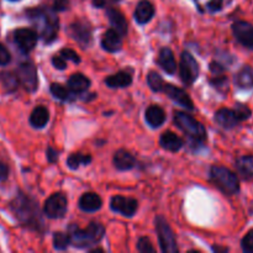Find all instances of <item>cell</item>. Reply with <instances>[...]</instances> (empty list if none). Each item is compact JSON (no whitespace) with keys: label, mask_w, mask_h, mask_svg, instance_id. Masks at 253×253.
<instances>
[{"label":"cell","mask_w":253,"mask_h":253,"mask_svg":"<svg viewBox=\"0 0 253 253\" xmlns=\"http://www.w3.org/2000/svg\"><path fill=\"white\" fill-rule=\"evenodd\" d=\"M10 207L20 224L24 225L25 227H29L35 231H40L43 227L40 208L32 198L27 197L24 193H19L11 202Z\"/></svg>","instance_id":"obj_1"},{"label":"cell","mask_w":253,"mask_h":253,"mask_svg":"<svg viewBox=\"0 0 253 253\" xmlns=\"http://www.w3.org/2000/svg\"><path fill=\"white\" fill-rule=\"evenodd\" d=\"M157 63L169 76H173L175 73V71H177V63H175L174 54H173L172 49L168 48V47H165V48L161 49L160 54H158Z\"/></svg>","instance_id":"obj_18"},{"label":"cell","mask_w":253,"mask_h":253,"mask_svg":"<svg viewBox=\"0 0 253 253\" xmlns=\"http://www.w3.org/2000/svg\"><path fill=\"white\" fill-rule=\"evenodd\" d=\"M174 123L190 138L192 146H203L207 140V130L199 121L183 111H177L174 114Z\"/></svg>","instance_id":"obj_5"},{"label":"cell","mask_w":253,"mask_h":253,"mask_svg":"<svg viewBox=\"0 0 253 253\" xmlns=\"http://www.w3.org/2000/svg\"><path fill=\"white\" fill-rule=\"evenodd\" d=\"M235 85L242 90L253 89V67L250 64H245L239 69L234 77Z\"/></svg>","instance_id":"obj_16"},{"label":"cell","mask_w":253,"mask_h":253,"mask_svg":"<svg viewBox=\"0 0 253 253\" xmlns=\"http://www.w3.org/2000/svg\"><path fill=\"white\" fill-rule=\"evenodd\" d=\"M212 250L214 251H222V252H227L229 251V249H225V247H212Z\"/></svg>","instance_id":"obj_45"},{"label":"cell","mask_w":253,"mask_h":253,"mask_svg":"<svg viewBox=\"0 0 253 253\" xmlns=\"http://www.w3.org/2000/svg\"><path fill=\"white\" fill-rule=\"evenodd\" d=\"M20 84L30 93L36 91L39 86V78H37V69L32 62H24L19 66L16 72Z\"/></svg>","instance_id":"obj_8"},{"label":"cell","mask_w":253,"mask_h":253,"mask_svg":"<svg viewBox=\"0 0 253 253\" xmlns=\"http://www.w3.org/2000/svg\"><path fill=\"white\" fill-rule=\"evenodd\" d=\"M27 17L32 21L39 36L42 37L44 43H52L57 39L59 29V20L52 9L34 7L26 11Z\"/></svg>","instance_id":"obj_2"},{"label":"cell","mask_w":253,"mask_h":253,"mask_svg":"<svg viewBox=\"0 0 253 253\" xmlns=\"http://www.w3.org/2000/svg\"><path fill=\"white\" fill-rule=\"evenodd\" d=\"M106 15H108L109 21H110L113 29L121 37L126 36V34H127V22H126L125 16L118 9H114V7H109L106 10Z\"/></svg>","instance_id":"obj_21"},{"label":"cell","mask_w":253,"mask_h":253,"mask_svg":"<svg viewBox=\"0 0 253 253\" xmlns=\"http://www.w3.org/2000/svg\"><path fill=\"white\" fill-rule=\"evenodd\" d=\"M7 177H9V168L6 165L0 162V182L7 179Z\"/></svg>","instance_id":"obj_44"},{"label":"cell","mask_w":253,"mask_h":253,"mask_svg":"<svg viewBox=\"0 0 253 253\" xmlns=\"http://www.w3.org/2000/svg\"><path fill=\"white\" fill-rule=\"evenodd\" d=\"M210 179L212 184L227 197H234L241 190V184L236 173L224 166H212L210 168Z\"/></svg>","instance_id":"obj_3"},{"label":"cell","mask_w":253,"mask_h":253,"mask_svg":"<svg viewBox=\"0 0 253 253\" xmlns=\"http://www.w3.org/2000/svg\"><path fill=\"white\" fill-rule=\"evenodd\" d=\"M91 162L90 155H83V153H73L67 160V166L71 169H78L81 166H86Z\"/></svg>","instance_id":"obj_32"},{"label":"cell","mask_w":253,"mask_h":253,"mask_svg":"<svg viewBox=\"0 0 253 253\" xmlns=\"http://www.w3.org/2000/svg\"><path fill=\"white\" fill-rule=\"evenodd\" d=\"M199 64L195 61L194 57L189 52L184 51L180 56V64H179V74L180 79L185 85H192L199 77Z\"/></svg>","instance_id":"obj_7"},{"label":"cell","mask_w":253,"mask_h":253,"mask_svg":"<svg viewBox=\"0 0 253 253\" xmlns=\"http://www.w3.org/2000/svg\"><path fill=\"white\" fill-rule=\"evenodd\" d=\"M71 245V237L69 234H64V232H56L53 235V247L58 251H64L68 249Z\"/></svg>","instance_id":"obj_34"},{"label":"cell","mask_w":253,"mask_h":253,"mask_svg":"<svg viewBox=\"0 0 253 253\" xmlns=\"http://www.w3.org/2000/svg\"><path fill=\"white\" fill-rule=\"evenodd\" d=\"M69 6V0H53V5H52V10L54 12L64 11L68 9Z\"/></svg>","instance_id":"obj_41"},{"label":"cell","mask_w":253,"mask_h":253,"mask_svg":"<svg viewBox=\"0 0 253 253\" xmlns=\"http://www.w3.org/2000/svg\"><path fill=\"white\" fill-rule=\"evenodd\" d=\"M133 16H135V20L140 25L147 24L155 16V6L148 0H141L137 6H136Z\"/></svg>","instance_id":"obj_19"},{"label":"cell","mask_w":253,"mask_h":253,"mask_svg":"<svg viewBox=\"0 0 253 253\" xmlns=\"http://www.w3.org/2000/svg\"><path fill=\"white\" fill-rule=\"evenodd\" d=\"M69 35L73 40H76L82 47H88L90 44L93 34L91 27L85 21H77L69 26Z\"/></svg>","instance_id":"obj_13"},{"label":"cell","mask_w":253,"mask_h":253,"mask_svg":"<svg viewBox=\"0 0 253 253\" xmlns=\"http://www.w3.org/2000/svg\"><path fill=\"white\" fill-rule=\"evenodd\" d=\"M160 143L162 148H165L166 151H169V152H178L183 147V145H184L182 138L178 135H175L174 132H172V131L163 132L161 135Z\"/></svg>","instance_id":"obj_23"},{"label":"cell","mask_w":253,"mask_h":253,"mask_svg":"<svg viewBox=\"0 0 253 253\" xmlns=\"http://www.w3.org/2000/svg\"><path fill=\"white\" fill-rule=\"evenodd\" d=\"M69 237L71 244L78 249H85V247L96 245L105 234V229L99 222H90L86 229H79L78 226H71Z\"/></svg>","instance_id":"obj_4"},{"label":"cell","mask_w":253,"mask_h":253,"mask_svg":"<svg viewBox=\"0 0 253 253\" xmlns=\"http://www.w3.org/2000/svg\"><path fill=\"white\" fill-rule=\"evenodd\" d=\"M235 40L245 48L253 51V24L245 20H237L231 26Z\"/></svg>","instance_id":"obj_9"},{"label":"cell","mask_w":253,"mask_h":253,"mask_svg":"<svg viewBox=\"0 0 253 253\" xmlns=\"http://www.w3.org/2000/svg\"><path fill=\"white\" fill-rule=\"evenodd\" d=\"M52 63H53L54 68L61 69V71L67 68V61L62 56H54L53 58H52Z\"/></svg>","instance_id":"obj_42"},{"label":"cell","mask_w":253,"mask_h":253,"mask_svg":"<svg viewBox=\"0 0 253 253\" xmlns=\"http://www.w3.org/2000/svg\"><path fill=\"white\" fill-rule=\"evenodd\" d=\"M90 86V81L89 78H86L84 74L82 73H76L72 74L68 79V88L69 90L73 91L76 94H82L85 93L86 90Z\"/></svg>","instance_id":"obj_26"},{"label":"cell","mask_w":253,"mask_h":253,"mask_svg":"<svg viewBox=\"0 0 253 253\" xmlns=\"http://www.w3.org/2000/svg\"><path fill=\"white\" fill-rule=\"evenodd\" d=\"M49 91H51L52 95L56 99L61 101H71L74 99V95L71 93V90H68L67 88H64L61 84L53 83L49 86Z\"/></svg>","instance_id":"obj_33"},{"label":"cell","mask_w":253,"mask_h":253,"mask_svg":"<svg viewBox=\"0 0 253 253\" xmlns=\"http://www.w3.org/2000/svg\"><path fill=\"white\" fill-rule=\"evenodd\" d=\"M131 83H132V76L126 71L118 72L105 79V84L109 88H126Z\"/></svg>","instance_id":"obj_27"},{"label":"cell","mask_w":253,"mask_h":253,"mask_svg":"<svg viewBox=\"0 0 253 253\" xmlns=\"http://www.w3.org/2000/svg\"><path fill=\"white\" fill-rule=\"evenodd\" d=\"M115 1H120V0H115Z\"/></svg>","instance_id":"obj_47"},{"label":"cell","mask_w":253,"mask_h":253,"mask_svg":"<svg viewBox=\"0 0 253 253\" xmlns=\"http://www.w3.org/2000/svg\"><path fill=\"white\" fill-rule=\"evenodd\" d=\"M47 160H48L49 163H54L58 161V152H57L54 148L48 147L47 148Z\"/></svg>","instance_id":"obj_43"},{"label":"cell","mask_w":253,"mask_h":253,"mask_svg":"<svg viewBox=\"0 0 253 253\" xmlns=\"http://www.w3.org/2000/svg\"><path fill=\"white\" fill-rule=\"evenodd\" d=\"M235 114H236L237 119L240 120V123H245V121L250 120L252 118V110L249 105L244 103H236L234 108Z\"/></svg>","instance_id":"obj_36"},{"label":"cell","mask_w":253,"mask_h":253,"mask_svg":"<svg viewBox=\"0 0 253 253\" xmlns=\"http://www.w3.org/2000/svg\"><path fill=\"white\" fill-rule=\"evenodd\" d=\"M49 120V114L44 106H37L30 115V124L35 128H43Z\"/></svg>","instance_id":"obj_28"},{"label":"cell","mask_w":253,"mask_h":253,"mask_svg":"<svg viewBox=\"0 0 253 253\" xmlns=\"http://www.w3.org/2000/svg\"><path fill=\"white\" fill-rule=\"evenodd\" d=\"M237 173L244 180H253V155L240 156L235 161Z\"/></svg>","instance_id":"obj_17"},{"label":"cell","mask_w":253,"mask_h":253,"mask_svg":"<svg viewBox=\"0 0 253 253\" xmlns=\"http://www.w3.org/2000/svg\"><path fill=\"white\" fill-rule=\"evenodd\" d=\"M39 34L31 29H17L14 32V41L24 53H29L37 44Z\"/></svg>","instance_id":"obj_11"},{"label":"cell","mask_w":253,"mask_h":253,"mask_svg":"<svg viewBox=\"0 0 253 253\" xmlns=\"http://www.w3.org/2000/svg\"><path fill=\"white\" fill-rule=\"evenodd\" d=\"M137 250L141 253H153L155 252V247L152 246L150 240L147 237H141L137 242Z\"/></svg>","instance_id":"obj_38"},{"label":"cell","mask_w":253,"mask_h":253,"mask_svg":"<svg viewBox=\"0 0 253 253\" xmlns=\"http://www.w3.org/2000/svg\"><path fill=\"white\" fill-rule=\"evenodd\" d=\"M195 5L202 12L215 14L222 10L225 5V0H194Z\"/></svg>","instance_id":"obj_29"},{"label":"cell","mask_w":253,"mask_h":253,"mask_svg":"<svg viewBox=\"0 0 253 253\" xmlns=\"http://www.w3.org/2000/svg\"><path fill=\"white\" fill-rule=\"evenodd\" d=\"M145 118L148 125H150L151 127L156 128L163 125V123L166 121V113L161 106L151 105L148 106L147 110H146Z\"/></svg>","instance_id":"obj_25"},{"label":"cell","mask_w":253,"mask_h":253,"mask_svg":"<svg viewBox=\"0 0 253 253\" xmlns=\"http://www.w3.org/2000/svg\"><path fill=\"white\" fill-rule=\"evenodd\" d=\"M11 61V56H10L9 51L4 44L0 43V66H7Z\"/></svg>","instance_id":"obj_40"},{"label":"cell","mask_w":253,"mask_h":253,"mask_svg":"<svg viewBox=\"0 0 253 253\" xmlns=\"http://www.w3.org/2000/svg\"><path fill=\"white\" fill-rule=\"evenodd\" d=\"M0 81H1L5 90H7L9 93H12V91L16 90L20 85L19 78L12 72H1L0 73Z\"/></svg>","instance_id":"obj_30"},{"label":"cell","mask_w":253,"mask_h":253,"mask_svg":"<svg viewBox=\"0 0 253 253\" xmlns=\"http://www.w3.org/2000/svg\"><path fill=\"white\" fill-rule=\"evenodd\" d=\"M163 93H166V95L169 99H172L175 104L183 106V108L188 109V110H194V105H193V101L190 99V96L185 93L183 89L178 88V86L172 85V84L165 83L162 89Z\"/></svg>","instance_id":"obj_14"},{"label":"cell","mask_w":253,"mask_h":253,"mask_svg":"<svg viewBox=\"0 0 253 253\" xmlns=\"http://www.w3.org/2000/svg\"><path fill=\"white\" fill-rule=\"evenodd\" d=\"M215 121H216L217 125L220 127L225 128V130H232L236 126H239L240 120L237 119L236 114H235L234 109H229V108H221L215 113L214 116Z\"/></svg>","instance_id":"obj_15"},{"label":"cell","mask_w":253,"mask_h":253,"mask_svg":"<svg viewBox=\"0 0 253 253\" xmlns=\"http://www.w3.org/2000/svg\"><path fill=\"white\" fill-rule=\"evenodd\" d=\"M210 84H211L215 89L221 91V93H227L230 85L229 77L226 76V72H224V73L211 74V77H210Z\"/></svg>","instance_id":"obj_31"},{"label":"cell","mask_w":253,"mask_h":253,"mask_svg":"<svg viewBox=\"0 0 253 253\" xmlns=\"http://www.w3.org/2000/svg\"><path fill=\"white\" fill-rule=\"evenodd\" d=\"M156 222V230H157L158 241H160V246L162 252L165 253H177V241H175L174 234H173L172 229L169 227L168 222L166 221L165 217L157 216L155 220Z\"/></svg>","instance_id":"obj_6"},{"label":"cell","mask_w":253,"mask_h":253,"mask_svg":"<svg viewBox=\"0 0 253 253\" xmlns=\"http://www.w3.org/2000/svg\"><path fill=\"white\" fill-rule=\"evenodd\" d=\"M110 208L113 211L118 212V214L123 215V216L131 217L136 214L137 211L138 204L135 199L132 198L121 197V195H116L111 199Z\"/></svg>","instance_id":"obj_12"},{"label":"cell","mask_w":253,"mask_h":253,"mask_svg":"<svg viewBox=\"0 0 253 253\" xmlns=\"http://www.w3.org/2000/svg\"><path fill=\"white\" fill-rule=\"evenodd\" d=\"M147 83L150 85V88L152 89L156 93H160L162 91L163 85H165V82H163L162 77L157 73V72H150L147 76Z\"/></svg>","instance_id":"obj_35"},{"label":"cell","mask_w":253,"mask_h":253,"mask_svg":"<svg viewBox=\"0 0 253 253\" xmlns=\"http://www.w3.org/2000/svg\"><path fill=\"white\" fill-rule=\"evenodd\" d=\"M103 205L101 198L95 193H85L79 199V208L85 212L98 211Z\"/></svg>","instance_id":"obj_24"},{"label":"cell","mask_w":253,"mask_h":253,"mask_svg":"<svg viewBox=\"0 0 253 253\" xmlns=\"http://www.w3.org/2000/svg\"><path fill=\"white\" fill-rule=\"evenodd\" d=\"M241 249L245 253H253V229L242 237Z\"/></svg>","instance_id":"obj_37"},{"label":"cell","mask_w":253,"mask_h":253,"mask_svg":"<svg viewBox=\"0 0 253 253\" xmlns=\"http://www.w3.org/2000/svg\"><path fill=\"white\" fill-rule=\"evenodd\" d=\"M101 47L110 53L119 52L123 47V40L121 36L114 29L108 30L101 39Z\"/></svg>","instance_id":"obj_20"},{"label":"cell","mask_w":253,"mask_h":253,"mask_svg":"<svg viewBox=\"0 0 253 253\" xmlns=\"http://www.w3.org/2000/svg\"><path fill=\"white\" fill-rule=\"evenodd\" d=\"M11 1H17V0H11Z\"/></svg>","instance_id":"obj_46"},{"label":"cell","mask_w":253,"mask_h":253,"mask_svg":"<svg viewBox=\"0 0 253 253\" xmlns=\"http://www.w3.org/2000/svg\"><path fill=\"white\" fill-rule=\"evenodd\" d=\"M67 211V198L61 193H54L46 200L43 207V214L48 219L63 217Z\"/></svg>","instance_id":"obj_10"},{"label":"cell","mask_w":253,"mask_h":253,"mask_svg":"<svg viewBox=\"0 0 253 253\" xmlns=\"http://www.w3.org/2000/svg\"><path fill=\"white\" fill-rule=\"evenodd\" d=\"M59 56L63 57L66 61H72L73 63H76V64H78L79 62H81V58H79L78 53L71 48H63L61 51V53H59Z\"/></svg>","instance_id":"obj_39"},{"label":"cell","mask_w":253,"mask_h":253,"mask_svg":"<svg viewBox=\"0 0 253 253\" xmlns=\"http://www.w3.org/2000/svg\"><path fill=\"white\" fill-rule=\"evenodd\" d=\"M114 166L119 170H130L136 166V158L128 151L119 150L114 155Z\"/></svg>","instance_id":"obj_22"}]
</instances>
